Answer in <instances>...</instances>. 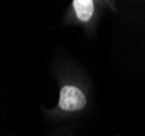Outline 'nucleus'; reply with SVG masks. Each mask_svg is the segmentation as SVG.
<instances>
[{
	"label": "nucleus",
	"instance_id": "f257e3e1",
	"mask_svg": "<svg viewBox=\"0 0 145 136\" xmlns=\"http://www.w3.org/2000/svg\"><path fill=\"white\" fill-rule=\"evenodd\" d=\"M86 102L87 99L85 94L77 87L66 85L61 89L60 101H59L61 109L66 111L80 110L86 106Z\"/></svg>",
	"mask_w": 145,
	"mask_h": 136
},
{
	"label": "nucleus",
	"instance_id": "f03ea898",
	"mask_svg": "<svg viewBox=\"0 0 145 136\" xmlns=\"http://www.w3.org/2000/svg\"><path fill=\"white\" fill-rule=\"evenodd\" d=\"M72 7L75 9L77 18L82 22L89 21L93 15L94 5L92 0H74Z\"/></svg>",
	"mask_w": 145,
	"mask_h": 136
}]
</instances>
